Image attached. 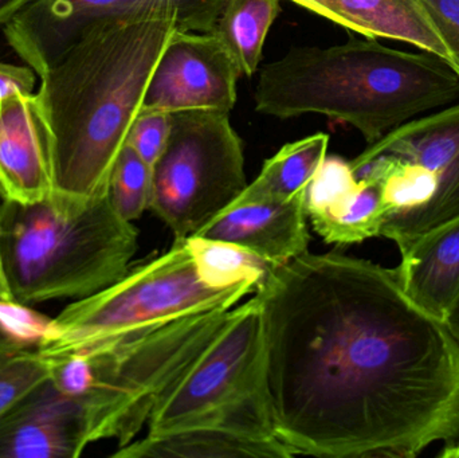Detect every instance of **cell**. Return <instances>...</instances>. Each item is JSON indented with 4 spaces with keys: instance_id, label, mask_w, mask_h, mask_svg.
I'll list each match as a JSON object with an SVG mask.
<instances>
[{
    "instance_id": "ffe728a7",
    "label": "cell",
    "mask_w": 459,
    "mask_h": 458,
    "mask_svg": "<svg viewBox=\"0 0 459 458\" xmlns=\"http://www.w3.org/2000/svg\"><path fill=\"white\" fill-rule=\"evenodd\" d=\"M281 13L280 0H223L214 34L245 77L258 70L264 39Z\"/></svg>"
},
{
    "instance_id": "277c9868",
    "label": "cell",
    "mask_w": 459,
    "mask_h": 458,
    "mask_svg": "<svg viewBox=\"0 0 459 458\" xmlns=\"http://www.w3.org/2000/svg\"><path fill=\"white\" fill-rule=\"evenodd\" d=\"M137 229L109 196L54 193L34 203L0 202V300L37 306L81 300L131 269Z\"/></svg>"
},
{
    "instance_id": "cb8c5ba5",
    "label": "cell",
    "mask_w": 459,
    "mask_h": 458,
    "mask_svg": "<svg viewBox=\"0 0 459 458\" xmlns=\"http://www.w3.org/2000/svg\"><path fill=\"white\" fill-rule=\"evenodd\" d=\"M172 113L163 110H140L129 129L126 144L152 167L156 163L171 134Z\"/></svg>"
},
{
    "instance_id": "4fadbf2b",
    "label": "cell",
    "mask_w": 459,
    "mask_h": 458,
    "mask_svg": "<svg viewBox=\"0 0 459 458\" xmlns=\"http://www.w3.org/2000/svg\"><path fill=\"white\" fill-rule=\"evenodd\" d=\"M0 191L21 203L56 193L50 134L37 93L0 101Z\"/></svg>"
},
{
    "instance_id": "8fae6325",
    "label": "cell",
    "mask_w": 459,
    "mask_h": 458,
    "mask_svg": "<svg viewBox=\"0 0 459 458\" xmlns=\"http://www.w3.org/2000/svg\"><path fill=\"white\" fill-rule=\"evenodd\" d=\"M382 153L420 164L437 179L433 201L395 241L402 252L429 231L459 218V102L398 126L352 161Z\"/></svg>"
},
{
    "instance_id": "d6986e66",
    "label": "cell",
    "mask_w": 459,
    "mask_h": 458,
    "mask_svg": "<svg viewBox=\"0 0 459 458\" xmlns=\"http://www.w3.org/2000/svg\"><path fill=\"white\" fill-rule=\"evenodd\" d=\"M328 144V134H317L283 145L264 161L261 174L226 210L255 202L286 201L296 195L309 186L325 160Z\"/></svg>"
},
{
    "instance_id": "e0dca14e",
    "label": "cell",
    "mask_w": 459,
    "mask_h": 458,
    "mask_svg": "<svg viewBox=\"0 0 459 458\" xmlns=\"http://www.w3.org/2000/svg\"><path fill=\"white\" fill-rule=\"evenodd\" d=\"M401 255L395 269L407 295L445 320L459 295V218L415 239Z\"/></svg>"
},
{
    "instance_id": "4dcf8cb0",
    "label": "cell",
    "mask_w": 459,
    "mask_h": 458,
    "mask_svg": "<svg viewBox=\"0 0 459 458\" xmlns=\"http://www.w3.org/2000/svg\"><path fill=\"white\" fill-rule=\"evenodd\" d=\"M4 196H3L2 191H0V202L4 201Z\"/></svg>"
},
{
    "instance_id": "7a4b0ae2",
    "label": "cell",
    "mask_w": 459,
    "mask_h": 458,
    "mask_svg": "<svg viewBox=\"0 0 459 458\" xmlns=\"http://www.w3.org/2000/svg\"><path fill=\"white\" fill-rule=\"evenodd\" d=\"M177 30L171 13L101 22L40 75L35 93L50 134L56 193L108 195L151 75Z\"/></svg>"
},
{
    "instance_id": "484cf974",
    "label": "cell",
    "mask_w": 459,
    "mask_h": 458,
    "mask_svg": "<svg viewBox=\"0 0 459 458\" xmlns=\"http://www.w3.org/2000/svg\"><path fill=\"white\" fill-rule=\"evenodd\" d=\"M452 56V67L459 75V0H422Z\"/></svg>"
},
{
    "instance_id": "d4e9b609",
    "label": "cell",
    "mask_w": 459,
    "mask_h": 458,
    "mask_svg": "<svg viewBox=\"0 0 459 458\" xmlns=\"http://www.w3.org/2000/svg\"><path fill=\"white\" fill-rule=\"evenodd\" d=\"M50 323L30 306L0 300V336L38 347L48 336Z\"/></svg>"
},
{
    "instance_id": "9a60e30c",
    "label": "cell",
    "mask_w": 459,
    "mask_h": 458,
    "mask_svg": "<svg viewBox=\"0 0 459 458\" xmlns=\"http://www.w3.org/2000/svg\"><path fill=\"white\" fill-rule=\"evenodd\" d=\"M307 188L286 201L239 204L221 212L194 236L245 247L273 265L307 252Z\"/></svg>"
},
{
    "instance_id": "52a82bcc",
    "label": "cell",
    "mask_w": 459,
    "mask_h": 458,
    "mask_svg": "<svg viewBox=\"0 0 459 458\" xmlns=\"http://www.w3.org/2000/svg\"><path fill=\"white\" fill-rule=\"evenodd\" d=\"M232 311L183 317L83 354L91 374V390L83 397L91 443L116 440L120 449L134 441L164 392L206 351Z\"/></svg>"
},
{
    "instance_id": "83f0119b",
    "label": "cell",
    "mask_w": 459,
    "mask_h": 458,
    "mask_svg": "<svg viewBox=\"0 0 459 458\" xmlns=\"http://www.w3.org/2000/svg\"><path fill=\"white\" fill-rule=\"evenodd\" d=\"M30 0H0V26H4Z\"/></svg>"
},
{
    "instance_id": "3957f363",
    "label": "cell",
    "mask_w": 459,
    "mask_h": 458,
    "mask_svg": "<svg viewBox=\"0 0 459 458\" xmlns=\"http://www.w3.org/2000/svg\"><path fill=\"white\" fill-rule=\"evenodd\" d=\"M458 99L459 75L441 56L355 37L331 48H290L262 67L254 93L262 115L317 113L355 126L368 144Z\"/></svg>"
},
{
    "instance_id": "4316f807",
    "label": "cell",
    "mask_w": 459,
    "mask_h": 458,
    "mask_svg": "<svg viewBox=\"0 0 459 458\" xmlns=\"http://www.w3.org/2000/svg\"><path fill=\"white\" fill-rule=\"evenodd\" d=\"M35 72L30 66H16L0 61V101L13 94L34 93Z\"/></svg>"
},
{
    "instance_id": "8992f818",
    "label": "cell",
    "mask_w": 459,
    "mask_h": 458,
    "mask_svg": "<svg viewBox=\"0 0 459 458\" xmlns=\"http://www.w3.org/2000/svg\"><path fill=\"white\" fill-rule=\"evenodd\" d=\"M147 427L151 437L222 427L278 440L264 398V335L255 296L234 307L206 351L161 395Z\"/></svg>"
},
{
    "instance_id": "f546056e",
    "label": "cell",
    "mask_w": 459,
    "mask_h": 458,
    "mask_svg": "<svg viewBox=\"0 0 459 458\" xmlns=\"http://www.w3.org/2000/svg\"><path fill=\"white\" fill-rule=\"evenodd\" d=\"M289 2L296 3L312 13L321 15V0H289Z\"/></svg>"
},
{
    "instance_id": "7c38bea8",
    "label": "cell",
    "mask_w": 459,
    "mask_h": 458,
    "mask_svg": "<svg viewBox=\"0 0 459 458\" xmlns=\"http://www.w3.org/2000/svg\"><path fill=\"white\" fill-rule=\"evenodd\" d=\"M91 444L85 398L64 394L50 378L0 417V458H75Z\"/></svg>"
},
{
    "instance_id": "7402d4cb",
    "label": "cell",
    "mask_w": 459,
    "mask_h": 458,
    "mask_svg": "<svg viewBox=\"0 0 459 458\" xmlns=\"http://www.w3.org/2000/svg\"><path fill=\"white\" fill-rule=\"evenodd\" d=\"M51 359L37 346L0 336V417L50 378Z\"/></svg>"
},
{
    "instance_id": "ba28073f",
    "label": "cell",
    "mask_w": 459,
    "mask_h": 458,
    "mask_svg": "<svg viewBox=\"0 0 459 458\" xmlns=\"http://www.w3.org/2000/svg\"><path fill=\"white\" fill-rule=\"evenodd\" d=\"M246 187L242 140L230 123V113H172L169 142L152 166L150 210L175 238L194 236Z\"/></svg>"
},
{
    "instance_id": "2e32d148",
    "label": "cell",
    "mask_w": 459,
    "mask_h": 458,
    "mask_svg": "<svg viewBox=\"0 0 459 458\" xmlns=\"http://www.w3.org/2000/svg\"><path fill=\"white\" fill-rule=\"evenodd\" d=\"M321 16L366 38L417 46L452 66L449 50L422 0H321Z\"/></svg>"
},
{
    "instance_id": "6da1fadb",
    "label": "cell",
    "mask_w": 459,
    "mask_h": 458,
    "mask_svg": "<svg viewBox=\"0 0 459 458\" xmlns=\"http://www.w3.org/2000/svg\"><path fill=\"white\" fill-rule=\"evenodd\" d=\"M264 398L294 456L459 458V341L396 269L339 252L275 265L254 293Z\"/></svg>"
},
{
    "instance_id": "5bb4252c",
    "label": "cell",
    "mask_w": 459,
    "mask_h": 458,
    "mask_svg": "<svg viewBox=\"0 0 459 458\" xmlns=\"http://www.w3.org/2000/svg\"><path fill=\"white\" fill-rule=\"evenodd\" d=\"M307 214L328 244H361L380 237L387 212L379 186L356 179L350 161L326 155L307 188Z\"/></svg>"
},
{
    "instance_id": "5b68a950",
    "label": "cell",
    "mask_w": 459,
    "mask_h": 458,
    "mask_svg": "<svg viewBox=\"0 0 459 458\" xmlns=\"http://www.w3.org/2000/svg\"><path fill=\"white\" fill-rule=\"evenodd\" d=\"M254 281L221 289L199 273L186 238L88 298L75 300L51 319L50 331L38 346L48 359L88 354L144 335L175 320L234 308L255 293Z\"/></svg>"
},
{
    "instance_id": "ac0fdd59",
    "label": "cell",
    "mask_w": 459,
    "mask_h": 458,
    "mask_svg": "<svg viewBox=\"0 0 459 458\" xmlns=\"http://www.w3.org/2000/svg\"><path fill=\"white\" fill-rule=\"evenodd\" d=\"M278 440H264L222 427L196 428L172 435L132 441L118 449V458L293 457Z\"/></svg>"
},
{
    "instance_id": "9c48e42d",
    "label": "cell",
    "mask_w": 459,
    "mask_h": 458,
    "mask_svg": "<svg viewBox=\"0 0 459 458\" xmlns=\"http://www.w3.org/2000/svg\"><path fill=\"white\" fill-rule=\"evenodd\" d=\"M223 0H30L4 24L13 50L43 75L91 27L147 13L177 16L185 32L214 31Z\"/></svg>"
},
{
    "instance_id": "f1b7e54d",
    "label": "cell",
    "mask_w": 459,
    "mask_h": 458,
    "mask_svg": "<svg viewBox=\"0 0 459 458\" xmlns=\"http://www.w3.org/2000/svg\"><path fill=\"white\" fill-rule=\"evenodd\" d=\"M445 322L449 325L450 331L455 333V338L459 341V295L455 298L453 306L450 307L449 312H447Z\"/></svg>"
},
{
    "instance_id": "30bf717a",
    "label": "cell",
    "mask_w": 459,
    "mask_h": 458,
    "mask_svg": "<svg viewBox=\"0 0 459 458\" xmlns=\"http://www.w3.org/2000/svg\"><path fill=\"white\" fill-rule=\"evenodd\" d=\"M240 77L239 65L214 34L177 30L153 69L142 109L230 113Z\"/></svg>"
},
{
    "instance_id": "44dd1931",
    "label": "cell",
    "mask_w": 459,
    "mask_h": 458,
    "mask_svg": "<svg viewBox=\"0 0 459 458\" xmlns=\"http://www.w3.org/2000/svg\"><path fill=\"white\" fill-rule=\"evenodd\" d=\"M186 242L202 279L221 289L245 281L261 285L275 266L255 253L229 242L198 236L187 237Z\"/></svg>"
},
{
    "instance_id": "603a6c76",
    "label": "cell",
    "mask_w": 459,
    "mask_h": 458,
    "mask_svg": "<svg viewBox=\"0 0 459 458\" xmlns=\"http://www.w3.org/2000/svg\"><path fill=\"white\" fill-rule=\"evenodd\" d=\"M152 167L148 166L129 144L124 145L113 166L108 196L118 215L128 222L150 209Z\"/></svg>"
}]
</instances>
